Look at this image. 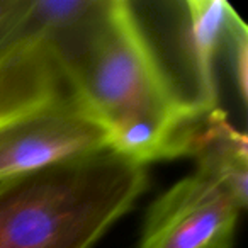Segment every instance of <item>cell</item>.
<instances>
[{
	"mask_svg": "<svg viewBox=\"0 0 248 248\" xmlns=\"http://www.w3.org/2000/svg\"><path fill=\"white\" fill-rule=\"evenodd\" d=\"M68 93L58 63L39 41H22L0 53V126Z\"/></svg>",
	"mask_w": 248,
	"mask_h": 248,
	"instance_id": "obj_7",
	"label": "cell"
},
{
	"mask_svg": "<svg viewBox=\"0 0 248 248\" xmlns=\"http://www.w3.org/2000/svg\"><path fill=\"white\" fill-rule=\"evenodd\" d=\"M28 5L29 0H0V53L5 51L9 34Z\"/></svg>",
	"mask_w": 248,
	"mask_h": 248,
	"instance_id": "obj_10",
	"label": "cell"
},
{
	"mask_svg": "<svg viewBox=\"0 0 248 248\" xmlns=\"http://www.w3.org/2000/svg\"><path fill=\"white\" fill-rule=\"evenodd\" d=\"M114 4L116 0H29L5 51L22 41H39L68 80L107 29Z\"/></svg>",
	"mask_w": 248,
	"mask_h": 248,
	"instance_id": "obj_6",
	"label": "cell"
},
{
	"mask_svg": "<svg viewBox=\"0 0 248 248\" xmlns=\"http://www.w3.org/2000/svg\"><path fill=\"white\" fill-rule=\"evenodd\" d=\"M248 34L247 26L240 17H236L231 24L230 34H228L226 45H224V55L228 56L230 68L233 72V78L236 82L238 95L241 102H247V55H248Z\"/></svg>",
	"mask_w": 248,
	"mask_h": 248,
	"instance_id": "obj_9",
	"label": "cell"
},
{
	"mask_svg": "<svg viewBox=\"0 0 248 248\" xmlns=\"http://www.w3.org/2000/svg\"><path fill=\"white\" fill-rule=\"evenodd\" d=\"M245 207L226 186L196 170L148 207L138 248H233Z\"/></svg>",
	"mask_w": 248,
	"mask_h": 248,
	"instance_id": "obj_5",
	"label": "cell"
},
{
	"mask_svg": "<svg viewBox=\"0 0 248 248\" xmlns=\"http://www.w3.org/2000/svg\"><path fill=\"white\" fill-rule=\"evenodd\" d=\"M187 156L197 172L226 186L241 204L248 202V146L245 133L230 123L221 107L207 112L190 136Z\"/></svg>",
	"mask_w": 248,
	"mask_h": 248,
	"instance_id": "obj_8",
	"label": "cell"
},
{
	"mask_svg": "<svg viewBox=\"0 0 248 248\" xmlns=\"http://www.w3.org/2000/svg\"><path fill=\"white\" fill-rule=\"evenodd\" d=\"M126 4L177 100L194 114L217 109L216 62L236 19L230 4L223 0L167 4L126 0Z\"/></svg>",
	"mask_w": 248,
	"mask_h": 248,
	"instance_id": "obj_3",
	"label": "cell"
},
{
	"mask_svg": "<svg viewBox=\"0 0 248 248\" xmlns=\"http://www.w3.org/2000/svg\"><path fill=\"white\" fill-rule=\"evenodd\" d=\"M66 83L107 129L110 150L145 167L186 156L206 116L187 110L173 95L126 0H116L107 29Z\"/></svg>",
	"mask_w": 248,
	"mask_h": 248,
	"instance_id": "obj_1",
	"label": "cell"
},
{
	"mask_svg": "<svg viewBox=\"0 0 248 248\" xmlns=\"http://www.w3.org/2000/svg\"><path fill=\"white\" fill-rule=\"evenodd\" d=\"M110 150L99 119L72 92L0 126V182Z\"/></svg>",
	"mask_w": 248,
	"mask_h": 248,
	"instance_id": "obj_4",
	"label": "cell"
},
{
	"mask_svg": "<svg viewBox=\"0 0 248 248\" xmlns=\"http://www.w3.org/2000/svg\"><path fill=\"white\" fill-rule=\"evenodd\" d=\"M148 186L114 150L0 182V248H93Z\"/></svg>",
	"mask_w": 248,
	"mask_h": 248,
	"instance_id": "obj_2",
	"label": "cell"
}]
</instances>
